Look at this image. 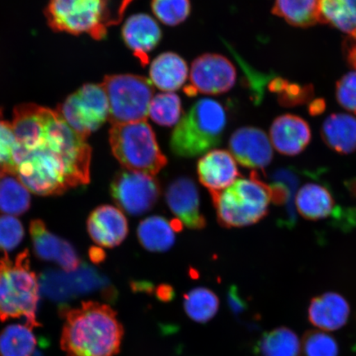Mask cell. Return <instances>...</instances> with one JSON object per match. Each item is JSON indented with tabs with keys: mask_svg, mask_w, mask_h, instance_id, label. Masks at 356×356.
Returning a JSON list of instances; mask_svg holds the SVG:
<instances>
[{
	"mask_svg": "<svg viewBox=\"0 0 356 356\" xmlns=\"http://www.w3.org/2000/svg\"><path fill=\"white\" fill-rule=\"evenodd\" d=\"M122 38L134 56L146 66L149 53L154 50L162 38V31L152 17L145 13L132 15L124 22Z\"/></svg>",
	"mask_w": 356,
	"mask_h": 356,
	"instance_id": "15",
	"label": "cell"
},
{
	"mask_svg": "<svg viewBox=\"0 0 356 356\" xmlns=\"http://www.w3.org/2000/svg\"><path fill=\"white\" fill-rule=\"evenodd\" d=\"M321 135L329 148L341 154L356 151V118L346 113H334L325 120Z\"/></svg>",
	"mask_w": 356,
	"mask_h": 356,
	"instance_id": "21",
	"label": "cell"
},
{
	"mask_svg": "<svg viewBox=\"0 0 356 356\" xmlns=\"http://www.w3.org/2000/svg\"><path fill=\"white\" fill-rule=\"evenodd\" d=\"M181 224H175L161 216L147 218L138 227V239L146 250L166 252L175 244V231Z\"/></svg>",
	"mask_w": 356,
	"mask_h": 356,
	"instance_id": "22",
	"label": "cell"
},
{
	"mask_svg": "<svg viewBox=\"0 0 356 356\" xmlns=\"http://www.w3.org/2000/svg\"><path fill=\"white\" fill-rule=\"evenodd\" d=\"M114 202L130 216L144 215L152 209L161 194L159 182L146 173L124 170L115 175L111 184Z\"/></svg>",
	"mask_w": 356,
	"mask_h": 356,
	"instance_id": "9",
	"label": "cell"
},
{
	"mask_svg": "<svg viewBox=\"0 0 356 356\" xmlns=\"http://www.w3.org/2000/svg\"><path fill=\"white\" fill-rule=\"evenodd\" d=\"M296 208L300 215L309 220H319L330 216L335 208L331 191L318 184H307L296 195Z\"/></svg>",
	"mask_w": 356,
	"mask_h": 356,
	"instance_id": "23",
	"label": "cell"
},
{
	"mask_svg": "<svg viewBox=\"0 0 356 356\" xmlns=\"http://www.w3.org/2000/svg\"><path fill=\"white\" fill-rule=\"evenodd\" d=\"M218 221L225 228H239L259 222L268 213V185L252 172L249 178H238L225 190L211 193Z\"/></svg>",
	"mask_w": 356,
	"mask_h": 356,
	"instance_id": "4",
	"label": "cell"
},
{
	"mask_svg": "<svg viewBox=\"0 0 356 356\" xmlns=\"http://www.w3.org/2000/svg\"><path fill=\"white\" fill-rule=\"evenodd\" d=\"M109 141L115 158L126 170L154 176L167 165L166 156L146 121L113 124Z\"/></svg>",
	"mask_w": 356,
	"mask_h": 356,
	"instance_id": "5",
	"label": "cell"
},
{
	"mask_svg": "<svg viewBox=\"0 0 356 356\" xmlns=\"http://www.w3.org/2000/svg\"><path fill=\"white\" fill-rule=\"evenodd\" d=\"M29 191L15 175H0V212L21 216L29 210Z\"/></svg>",
	"mask_w": 356,
	"mask_h": 356,
	"instance_id": "25",
	"label": "cell"
},
{
	"mask_svg": "<svg viewBox=\"0 0 356 356\" xmlns=\"http://www.w3.org/2000/svg\"><path fill=\"white\" fill-rule=\"evenodd\" d=\"M47 17L56 31L102 40L109 26L118 24L122 16L110 6L109 0H51Z\"/></svg>",
	"mask_w": 356,
	"mask_h": 356,
	"instance_id": "6",
	"label": "cell"
},
{
	"mask_svg": "<svg viewBox=\"0 0 356 356\" xmlns=\"http://www.w3.org/2000/svg\"><path fill=\"white\" fill-rule=\"evenodd\" d=\"M191 84L186 93L219 95L229 92L237 79V70L228 58L218 54H204L193 61Z\"/></svg>",
	"mask_w": 356,
	"mask_h": 356,
	"instance_id": "10",
	"label": "cell"
},
{
	"mask_svg": "<svg viewBox=\"0 0 356 356\" xmlns=\"http://www.w3.org/2000/svg\"><path fill=\"white\" fill-rule=\"evenodd\" d=\"M226 124L227 114L220 102L210 99L195 102L173 130L172 153L193 158L209 152L220 144Z\"/></svg>",
	"mask_w": 356,
	"mask_h": 356,
	"instance_id": "3",
	"label": "cell"
},
{
	"mask_svg": "<svg viewBox=\"0 0 356 356\" xmlns=\"http://www.w3.org/2000/svg\"><path fill=\"white\" fill-rule=\"evenodd\" d=\"M168 206L188 229L199 230L207 225L200 209L199 191L194 181L182 177L172 181L166 191Z\"/></svg>",
	"mask_w": 356,
	"mask_h": 356,
	"instance_id": "14",
	"label": "cell"
},
{
	"mask_svg": "<svg viewBox=\"0 0 356 356\" xmlns=\"http://www.w3.org/2000/svg\"><path fill=\"white\" fill-rule=\"evenodd\" d=\"M29 231L35 254L40 259L55 262L67 273L77 270L81 265L72 245L51 233L43 221L31 222Z\"/></svg>",
	"mask_w": 356,
	"mask_h": 356,
	"instance_id": "13",
	"label": "cell"
},
{
	"mask_svg": "<svg viewBox=\"0 0 356 356\" xmlns=\"http://www.w3.org/2000/svg\"><path fill=\"white\" fill-rule=\"evenodd\" d=\"M24 237V229L19 220L8 215L0 216V250L15 249Z\"/></svg>",
	"mask_w": 356,
	"mask_h": 356,
	"instance_id": "35",
	"label": "cell"
},
{
	"mask_svg": "<svg viewBox=\"0 0 356 356\" xmlns=\"http://www.w3.org/2000/svg\"><path fill=\"white\" fill-rule=\"evenodd\" d=\"M229 149L241 165L252 169H264L273 159V145L266 134L259 128L245 127L231 136Z\"/></svg>",
	"mask_w": 356,
	"mask_h": 356,
	"instance_id": "12",
	"label": "cell"
},
{
	"mask_svg": "<svg viewBox=\"0 0 356 356\" xmlns=\"http://www.w3.org/2000/svg\"><path fill=\"white\" fill-rule=\"evenodd\" d=\"M197 173L200 181L210 193L229 188L239 176L233 155L221 149L209 151L204 154L199 160Z\"/></svg>",
	"mask_w": 356,
	"mask_h": 356,
	"instance_id": "18",
	"label": "cell"
},
{
	"mask_svg": "<svg viewBox=\"0 0 356 356\" xmlns=\"http://www.w3.org/2000/svg\"><path fill=\"white\" fill-rule=\"evenodd\" d=\"M350 306L339 293L327 292L311 300L309 319L312 324L323 331H336L347 323Z\"/></svg>",
	"mask_w": 356,
	"mask_h": 356,
	"instance_id": "19",
	"label": "cell"
},
{
	"mask_svg": "<svg viewBox=\"0 0 356 356\" xmlns=\"http://www.w3.org/2000/svg\"><path fill=\"white\" fill-rule=\"evenodd\" d=\"M108 96L111 124L145 121L153 99L150 80L140 75L114 74L102 83Z\"/></svg>",
	"mask_w": 356,
	"mask_h": 356,
	"instance_id": "7",
	"label": "cell"
},
{
	"mask_svg": "<svg viewBox=\"0 0 356 356\" xmlns=\"http://www.w3.org/2000/svg\"><path fill=\"white\" fill-rule=\"evenodd\" d=\"M151 8L163 24L175 26L188 19L191 7L190 0H152Z\"/></svg>",
	"mask_w": 356,
	"mask_h": 356,
	"instance_id": "32",
	"label": "cell"
},
{
	"mask_svg": "<svg viewBox=\"0 0 356 356\" xmlns=\"http://www.w3.org/2000/svg\"><path fill=\"white\" fill-rule=\"evenodd\" d=\"M181 113V99L176 93H159L150 102L149 115L159 126H175L179 122Z\"/></svg>",
	"mask_w": 356,
	"mask_h": 356,
	"instance_id": "30",
	"label": "cell"
},
{
	"mask_svg": "<svg viewBox=\"0 0 356 356\" xmlns=\"http://www.w3.org/2000/svg\"><path fill=\"white\" fill-rule=\"evenodd\" d=\"M338 351L336 340L323 331H308L302 337V356H338Z\"/></svg>",
	"mask_w": 356,
	"mask_h": 356,
	"instance_id": "33",
	"label": "cell"
},
{
	"mask_svg": "<svg viewBox=\"0 0 356 356\" xmlns=\"http://www.w3.org/2000/svg\"><path fill=\"white\" fill-rule=\"evenodd\" d=\"M65 319L60 337L67 356H115L121 349L123 327L108 305L83 302L61 310Z\"/></svg>",
	"mask_w": 356,
	"mask_h": 356,
	"instance_id": "1",
	"label": "cell"
},
{
	"mask_svg": "<svg viewBox=\"0 0 356 356\" xmlns=\"http://www.w3.org/2000/svg\"><path fill=\"white\" fill-rule=\"evenodd\" d=\"M149 77L150 82L160 90L175 92L184 86L188 77V67L176 53L164 52L151 64Z\"/></svg>",
	"mask_w": 356,
	"mask_h": 356,
	"instance_id": "20",
	"label": "cell"
},
{
	"mask_svg": "<svg viewBox=\"0 0 356 356\" xmlns=\"http://www.w3.org/2000/svg\"><path fill=\"white\" fill-rule=\"evenodd\" d=\"M40 282L31 269L29 250L15 261L7 252L0 258V322L24 318L31 328L40 326L37 318Z\"/></svg>",
	"mask_w": 356,
	"mask_h": 356,
	"instance_id": "2",
	"label": "cell"
},
{
	"mask_svg": "<svg viewBox=\"0 0 356 356\" xmlns=\"http://www.w3.org/2000/svg\"><path fill=\"white\" fill-rule=\"evenodd\" d=\"M269 86L271 92L277 93L280 104L284 106L305 104L314 97L313 86H300L282 78L273 79Z\"/></svg>",
	"mask_w": 356,
	"mask_h": 356,
	"instance_id": "31",
	"label": "cell"
},
{
	"mask_svg": "<svg viewBox=\"0 0 356 356\" xmlns=\"http://www.w3.org/2000/svg\"><path fill=\"white\" fill-rule=\"evenodd\" d=\"M88 232L93 242L104 248H114L127 237L128 222L119 209L101 206L95 209L87 221Z\"/></svg>",
	"mask_w": 356,
	"mask_h": 356,
	"instance_id": "16",
	"label": "cell"
},
{
	"mask_svg": "<svg viewBox=\"0 0 356 356\" xmlns=\"http://www.w3.org/2000/svg\"><path fill=\"white\" fill-rule=\"evenodd\" d=\"M271 145L280 154L296 156L304 151L311 141L309 124L296 115H280L271 124Z\"/></svg>",
	"mask_w": 356,
	"mask_h": 356,
	"instance_id": "17",
	"label": "cell"
},
{
	"mask_svg": "<svg viewBox=\"0 0 356 356\" xmlns=\"http://www.w3.org/2000/svg\"><path fill=\"white\" fill-rule=\"evenodd\" d=\"M326 108V104L322 99H316L311 102L309 106V114L313 115H318L322 114Z\"/></svg>",
	"mask_w": 356,
	"mask_h": 356,
	"instance_id": "38",
	"label": "cell"
},
{
	"mask_svg": "<svg viewBox=\"0 0 356 356\" xmlns=\"http://www.w3.org/2000/svg\"><path fill=\"white\" fill-rule=\"evenodd\" d=\"M336 96L342 108L356 114V71L346 74L338 80Z\"/></svg>",
	"mask_w": 356,
	"mask_h": 356,
	"instance_id": "36",
	"label": "cell"
},
{
	"mask_svg": "<svg viewBox=\"0 0 356 356\" xmlns=\"http://www.w3.org/2000/svg\"><path fill=\"white\" fill-rule=\"evenodd\" d=\"M342 54L347 65L356 71V39L346 38L342 42Z\"/></svg>",
	"mask_w": 356,
	"mask_h": 356,
	"instance_id": "37",
	"label": "cell"
},
{
	"mask_svg": "<svg viewBox=\"0 0 356 356\" xmlns=\"http://www.w3.org/2000/svg\"><path fill=\"white\" fill-rule=\"evenodd\" d=\"M79 135L87 139L109 120L108 96L102 84H86L57 110Z\"/></svg>",
	"mask_w": 356,
	"mask_h": 356,
	"instance_id": "8",
	"label": "cell"
},
{
	"mask_svg": "<svg viewBox=\"0 0 356 356\" xmlns=\"http://www.w3.org/2000/svg\"><path fill=\"white\" fill-rule=\"evenodd\" d=\"M184 305L186 315L191 320L198 323H207L216 315L220 301L211 289L198 287L186 293Z\"/></svg>",
	"mask_w": 356,
	"mask_h": 356,
	"instance_id": "29",
	"label": "cell"
},
{
	"mask_svg": "<svg viewBox=\"0 0 356 356\" xmlns=\"http://www.w3.org/2000/svg\"><path fill=\"white\" fill-rule=\"evenodd\" d=\"M318 22L331 24L356 39V0H318Z\"/></svg>",
	"mask_w": 356,
	"mask_h": 356,
	"instance_id": "24",
	"label": "cell"
},
{
	"mask_svg": "<svg viewBox=\"0 0 356 356\" xmlns=\"http://www.w3.org/2000/svg\"><path fill=\"white\" fill-rule=\"evenodd\" d=\"M300 353L299 337L284 327L266 333L257 345L258 356H300Z\"/></svg>",
	"mask_w": 356,
	"mask_h": 356,
	"instance_id": "28",
	"label": "cell"
},
{
	"mask_svg": "<svg viewBox=\"0 0 356 356\" xmlns=\"http://www.w3.org/2000/svg\"><path fill=\"white\" fill-rule=\"evenodd\" d=\"M37 347L33 329L13 324L0 332V356H32Z\"/></svg>",
	"mask_w": 356,
	"mask_h": 356,
	"instance_id": "27",
	"label": "cell"
},
{
	"mask_svg": "<svg viewBox=\"0 0 356 356\" xmlns=\"http://www.w3.org/2000/svg\"><path fill=\"white\" fill-rule=\"evenodd\" d=\"M16 146V137L12 123L0 120V175H15Z\"/></svg>",
	"mask_w": 356,
	"mask_h": 356,
	"instance_id": "34",
	"label": "cell"
},
{
	"mask_svg": "<svg viewBox=\"0 0 356 356\" xmlns=\"http://www.w3.org/2000/svg\"><path fill=\"white\" fill-rule=\"evenodd\" d=\"M273 15L297 28H309L318 22V0H275Z\"/></svg>",
	"mask_w": 356,
	"mask_h": 356,
	"instance_id": "26",
	"label": "cell"
},
{
	"mask_svg": "<svg viewBox=\"0 0 356 356\" xmlns=\"http://www.w3.org/2000/svg\"><path fill=\"white\" fill-rule=\"evenodd\" d=\"M39 282L46 291L51 293L70 292L71 289L76 287L78 293L100 291L109 299L115 296V289L109 280L99 270L87 264L80 265L77 270L70 273L48 270L42 275Z\"/></svg>",
	"mask_w": 356,
	"mask_h": 356,
	"instance_id": "11",
	"label": "cell"
}]
</instances>
